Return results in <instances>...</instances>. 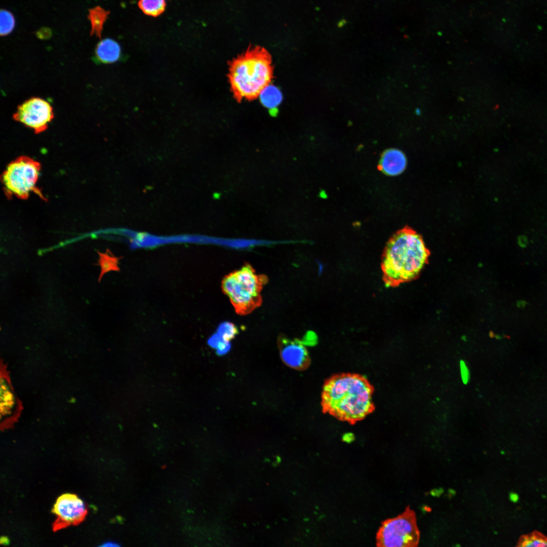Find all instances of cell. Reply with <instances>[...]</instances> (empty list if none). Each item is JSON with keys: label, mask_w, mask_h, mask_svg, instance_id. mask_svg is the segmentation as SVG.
<instances>
[{"label": "cell", "mask_w": 547, "mask_h": 547, "mask_svg": "<svg viewBox=\"0 0 547 547\" xmlns=\"http://www.w3.org/2000/svg\"><path fill=\"white\" fill-rule=\"evenodd\" d=\"M374 388L364 376L341 373L326 380L323 386L321 406L324 413L350 424L364 419L375 409Z\"/></svg>", "instance_id": "obj_1"}, {"label": "cell", "mask_w": 547, "mask_h": 547, "mask_svg": "<svg viewBox=\"0 0 547 547\" xmlns=\"http://www.w3.org/2000/svg\"><path fill=\"white\" fill-rule=\"evenodd\" d=\"M430 252L422 237L405 227L386 244L382 256V279L386 287H395L416 279L427 263Z\"/></svg>", "instance_id": "obj_2"}, {"label": "cell", "mask_w": 547, "mask_h": 547, "mask_svg": "<svg viewBox=\"0 0 547 547\" xmlns=\"http://www.w3.org/2000/svg\"><path fill=\"white\" fill-rule=\"evenodd\" d=\"M227 76L231 91L238 101L254 100L273 77L271 56L263 48H249L230 62Z\"/></svg>", "instance_id": "obj_3"}, {"label": "cell", "mask_w": 547, "mask_h": 547, "mask_svg": "<svg viewBox=\"0 0 547 547\" xmlns=\"http://www.w3.org/2000/svg\"><path fill=\"white\" fill-rule=\"evenodd\" d=\"M267 282L265 276L257 274L250 264H245L223 278L222 289L236 312L245 315L261 304V291Z\"/></svg>", "instance_id": "obj_4"}, {"label": "cell", "mask_w": 547, "mask_h": 547, "mask_svg": "<svg viewBox=\"0 0 547 547\" xmlns=\"http://www.w3.org/2000/svg\"><path fill=\"white\" fill-rule=\"evenodd\" d=\"M40 171V164L28 157L21 156L11 162L1 178L7 197L26 199L33 192L44 199L36 187Z\"/></svg>", "instance_id": "obj_5"}, {"label": "cell", "mask_w": 547, "mask_h": 547, "mask_svg": "<svg viewBox=\"0 0 547 547\" xmlns=\"http://www.w3.org/2000/svg\"><path fill=\"white\" fill-rule=\"evenodd\" d=\"M419 540L415 514L409 507L398 516L382 522L376 535V546L381 547L416 546Z\"/></svg>", "instance_id": "obj_6"}, {"label": "cell", "mask_w": 547, "mask_h": 547, "mask_svg": "<svg viewBox=\"0 0 547 547\" xmlns=\"http://www.w3.org/2000/svg\"><path fill=\"white\" fill-rule=\"evenodd\" d=\"M13 117L38 134L48 128L54 118V112L49 102L39 97H32L18 106Z\"/></svg>", "instance_id": "obj_7"}, {"label": "cell", "mask_w": 547, "mask_h": 547, "mask_svg": "<svg viewBox=\"0 0 547 547\" xmlns=\"http://www.w3.org/2000/svg\"><path fill=\"white\" fill-rule=\"evenodd\" d=\"M52 512L57 517L53 524V531H56L78 525L84 520L87 511L84 502L77 495L65 493L58 497Z\"/></svg>", "instance_id": "obj_8"}, {"label": "cell", "mask_w": 547, "mask_h": 547, "mask_svg": "<svg viewBox=\"0 0 547 547\" xmlns=\"http://www.w3.org/2000/svg\"><path fill=\"white\" fill-rule=\"evenodd\" d=\"M277 343L281 358L286 365L300 371L308 367L310 359L304 341L280 335Z\"/></svg>", "instance_id": "obj_9"}, {"label": "cell", "mask_w": 547, "mask_h": 547, "mask_svg": "<svg viewBox=\"0 0 547 547\" xmlns=\"http://www.w3.org/2000/svg\"><path fill=\"white\" fill-rule=\"evenodd\" d=\"M406 165L407 159L404 153L399 149L391 148L382 153L378 168L385 174L396 176L405 170Z\"/></svg>", "instance_id": "obj_10"}, {"label": "cell", "mask_w": 547, "mask_h": 547, "mask_svg": "<svg viewBox=\"0 0 547 547\" xmlns=\"http://www.w3.org/2000/svg\"><path fill=\"white\" fill-rule=\"evenodd\" d=\"M95 54L98 61L104 64L113 63L121 58V47L115 40L106 38L97 44Z\"/></svg>", "instance_id": "obj_11"}, {"label": "cell", "mask_w": 547, "mask_h": 547, "mask_svg": "<svg viewBox=\"0 0 547 547\" xmlns=\"http://www.w3.org/2000/svg\"><path fill=\"white\" fill-rule=\"evenodd\" d=\"M17 400L10 384L5 376L1 379V416L7 419L11 416L16 408Z\"/></svg>", "instance_id": "obj_12"}, {"label": "cell", "mask_w": 547, "mask_h": 547, "mask_svg": "<svg viewBox=\"0 0 547 547\" xmlns=\"http://www.w3.org/2000/svg\"><path fill=\"white\" fill-rule=\"evenodd\" d=\"M109 14V11L100 6H96L89 10L88 18L91 25L90 35H95L101 38L103 25Z\"/></svg>", "instance_id": "obj_13"}, {"label": "cell", "mask_w": 547, "mask_h": 547, "mask_svg": "<svg viewBox=\"0 0 547 547\" xmlns=\"http://www.w3.org/2000/svg\"><path fill=\"white\" fill-rule=\"evenodd\" d=\"M259 97L262 104L268 108L277 107L282 99V94L279 89L270 84L262 91Z\"/></svg>", "instance_id": "obj_14"}, {"label": "cell", "mask_w": 547, "mask_h": 547, "mask_svg": "<svg viewBox=\"0 0 547 547\" xmlns=\"http://www.w3.org/2000/svg\"><path fill=\"white\" fill-rule=\"evenodd\" d=\"M138 6L142 12L152 17H158L165 10L166 0H139Z\"/></svg>", "instance_id": "obj_15"}, {"label": "cell", "mask_w": 547, "mask_h": 547, "mask_svg": "<svg viewBox=\"0 0 547 547\" xmlns=\"http://www.w3.org/2000/svg\"><path fill=\"white\" fill-rule=\"evenodd\" d=\"M520 546H547V538L539 532L535 531L522 536L518 542Z\"/></svg>", "instance_id": "obj_16"}, {"label": "cell", "mask_w": 547, "mask_h": 547, "mask_svg": "<svg viewBox=\"0 0 547 547\" xmlns=\"http://www.w3.org/2000/svg\"><path fill=\"white\" fill-rule=\"evenodd\" d=\"M0 18V34L1 36H6L14 29L15 19L13 14L5 9L1 10Z\"/></svg>", "instance_id": "obj_17"}, {"label": "cell", "mask_w": 547, "mask_h": 547, "mask_svg": "<svg viewBox=\"0 0 547 547\" xmlns=\"http://www.w3.org/2000/svg\"><path fill=\"white\" fill-rule=\"evenodd\" d=\"M99 254L100 257L99 264L101 268L100 280L105 273L110 270H118L119 269L118 266L119 260L118 258L110 256L107 253H99Z\"/></svg>", "instance_id": "obj_18"}, {"label": "cell", "mask_w": 547, "mask_h": 547, "mask_svg": "<svg viewBox=\"0 0 547 547\" xmlns=\"http://www.w3.org/2000/svg\"><path fill=\"white\" fill-rule=\"evenodd\" d=\"M238 332V329L235 324L224 322L219 325L216 333L223 340L229 341L235 338Z\"/></svg>", "instance_id": "obj_19"}, {"label": "cell", "mask_w": 547, "mask_h": 547, "mask_svg": "<svg viewBox=\"0 0 547 547\" xmlns=\"http://www.w3.org/2000/svg\"><path fill=\"white\" fill-rule=\"evenodd\" d=\"M230 347L229 341L223 340L216 348V353L219 356L224 355L229 351Z\"/></svg>", "instance_id": "obj_20"}, {"label": "cell", "mask_w": 547, "mask_h": 547, "mask_svg": "<svg viewBox=\"0 0 547 547\" xmlns=\"http://www.w3.org/2000/svg\"><path fill=\"white\" fill-rule=\"evenodd\" d=\"M460 370L462 381L464 383L466 384L469 379V372L463 361H460Z\"/></svg>", "instance_id": "obj_21"}, {"label": "cell", "mask_w": 547, "mask_h": 547, "mask_svg": "<svg viewBox=\"0 0 547 547\" xmlns=\"http://www.w3.org/2000/svg\"><path fill=\"white\" fill-rule=\"evenodd\" d=\"M36 36L41 39L49 38L52 35L51 30L46 27L42 28L36 32Z\"/></svg>", "instance_id": "obj_22"}, {"label": "cell", "mask_w": 547, "mask_h": 547, "mask_svg": "<svg viewBox=\"0 0 547 547\" xmlns=\"http://www.w3.org/2000/svg\"><path fill=\"white\" fill-rule=\"evenodd\" d=\"M102 546H120L121 545L114 541H109L104 542L103 544L101 545Z\"/></svg>", "instance_id": "obj_23"}, {"label": "cell", "mask_w": 547, "mask_h": 547, "mask_svg": "<svg viewBox=\"0 0 547 547\" xmlns=\"http://www.w3.org/2000/svg\"><path fill=\"white\" fill-rule=\"evenodd\" d=\"M526 305V302L524 300H519L517 302V305L520 308L524 307Z\"/></svg>", "instance_id": "obj_24"}, {"label": "cell", "mask_w": 547, "mask_h": 547, "mask_svg": "<svg viewBox=\"0 0 547 547\" xmlns=\"http://www.w3.org/2000/svg\"><path fill=\"white\" fill-rule=\"evenodd\" d=\"M510 498L513 501H517L518 499V496L515 493H511L510 495Z\"/></svg>", "instance_id": "obj_25"}]
</instances>
